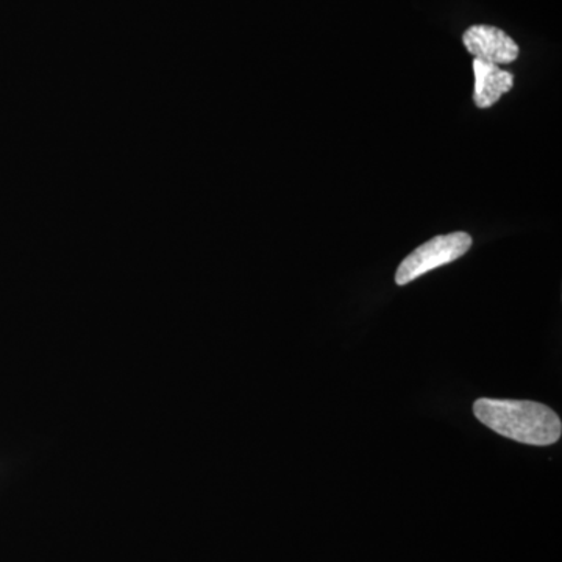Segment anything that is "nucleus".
Instances as JSON below:
<instances>
[{"mask_svg": "<svg viewBox=\"0 0 562 562\" xmlns=\"http://www.w3.org/2000/svg\"><path fill=\"white\" fill-rule=\"evenodd\" d=\"M473 414L503 438L528 446H552L562 435L560 416L538 402L479 398L473 403Z\"/></svg>", "mask_w": 562, "mask_h": 562, "instance_id": "nucleus-1", "label": "nucleus"}, {"mask_svg": "<svg viewBox=\"0 0 562 562\" xmlns=\"http://www.w3.org/2000/svg\"><path fill=\"white\" fill-rule=\"evenodd\" d=\"M471 247L472 236L468 233L457 232L436 236L430 241L422 244L401 262L395 273V283L405 286L432 269L460 260Z\"/></svg>", "mask_w": 562, "mask_h": 562, "instance_id": "nucleus-2", "label": "nucleus"}, {"mask_svg": "<svg viewBox=\"0 0 562 562\" xmlns=\"http://www.w3.org/2000/svg\"><path fill=\"white\" fill-rule=\"evenodd\" d=\"M473 74H475V92L473 102L479 109H490L495 105L503 94L513 90L514 77L497 65L482 60H473Z\"/></svg>", "mask_w": 562, "mask_h": 562, "instance_id": "nucleus-4", "label": "nucleus"}, {"mask_svg": "<svg viewBox=\"0 0 562 562\" xmlns=\"http://www.w3.org/2000/svg\"><path fill=\"white\" fill-rule=\"evenodd\" d=\"M462 43L476 60L497 66L516 61L520 54L516 41L492 25H472L462 36Z\"/></svg>", "mask_w": 562, "mask_h": 562, "instance_id": "nucleus-3", "label": "nucleus"}]
</instances>
